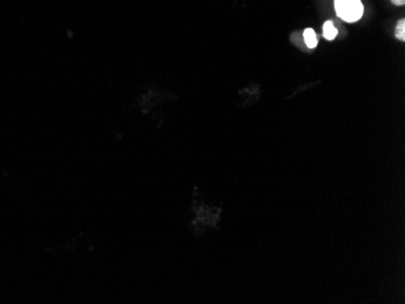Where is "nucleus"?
Returning a JSON list of instances; mask_svg holds the SVG:
<instances>
[{
  "label": "nucleus",
  "instance_id": "7ed1b4c3",
  "mask_svg": "<svg viewBox=\"0 0 405 304\" xmlns=\"http://www.w3.org/2000/svg\"><path fill=\"white\" fill-rule=\"evenodd\" d=\"M303 37H304V41H306L307 46H308L309 48H314L317 46L318 40H317L316 32H314L312 28H307L306 31H304Z\"/></svg>",
  "mask_w": 405,
  "mask_h": 304
},
{
  "label": "nucleus",
  "instance_id": "f03ea898",
  "mask_svg": "<svg viewBox=\"0 0 405 304\" xmlns=\"http://www.w3.org/2000/svg\"><path fill=\"white\" fill-rule=\"evenodd\" d=\"M323 35L324 38L328 39V40H333L338 35V29L335 28V26L331 21H326L323 26Z\"/></svg>",
  "mask_w": 405,
  "mask_h": 304
},
{
  "label": "nucleus",
  "instance_id": "39448f33",
  "mask_svg": "<svg viewBox=\"0 0 405 304\" xmlns=\"http://www.w3.org/2000/svg\"><path fill=\"white\" fill-rule=\"evenodd\" d=\"M391 2L393 3L394 5H398V6L405 4V0H391Z\"/></svg>",
  "mask_w": 405,
  "mask_h": 304
},
{
  "label": "nucleus",
  "instance_id": "20e7f679",
  "mask_svg": "<svg viewBox=\"0 0 405 304\" xmlns=\"http://www.w3.org/2000/svg\"><path fill=\"white\" fill-rule=\"evenodd\" d=\"M396 37L401 41L405 40V21L404 19L398 21V24L396 28Z\"/></svg>",
  "mask_w": 405,
  "mask_h": 304
},
{
  "label": "nucleus",
  "instance_id": "f257e3e1",
  "mask_svg": "<svg viewBox=\"0 0 405 304\" xmlns=\"http://www.w3.org/2000/svg\"><path fill=\"white\" fill-rule=\"evenodd\" d=\"M335 10L340 18L349 23L359 21L364 12L361 0H335Z\"/></svg>",
  "mask_w": 405,
  "mask_h": 304
}]
</instances>
